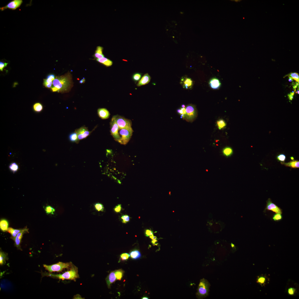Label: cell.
Returning a JSON list of instances; mask_svg holds the SVG:
<instances>
[{
  "label": "cell",
  "instance_id": "cell-1",
  "mask_svg": "<svg viewBox=\"0 0 299 299\" xmlns=\"http://www.w3.org/2000/svg\"><path fill=\"white\" fill-rule=\"evenodd\" d=\"M72 86L71 75L69 73L55 78L51 88L54 92H65L70 89Z\"/></svg>",
  "mask_w": 299,
  "mask_h": 299
},
{
  "label": "cell",
  "instance_id": "cell-2",
  "mask_svg": "<svg viewBox=\"0 0 299 299\" xmlns=\"http://www.w3.org/2000/svg\"><path fill=\"white\" fill-rule=\"evenodd\" d=\"M44 275L56 278L63 280H68L75 281L79 277L78 268L73 264L71 267L70 270L65 272L63 274H54L50 273H44Z\"/></svg>",
  "mask_w": 299,
  "mask_h": 299
},
{
  "label": "cell",
  "instance_id": "cell-3",
  "mask_svg": "<svg viewBox=\"0 0 299 299\" xmlns=\"http://www.w3.org/2000/svg\"><path fill=\"white\" fill-rule=\"evenodd\" d=\"M210 286V284L207 280L204 278L201 280L198 288L197 293V297L202 298L207 296Z\"/></svg>",
  "mask_w": 299,
  "mask_h": 299
},
{
  "label": "cell",
  "instance_id": "cell-4",
  "mask_svg": "<svg viewBox=\"0 0 299 299\" xmlns=\"http://www.w3.org/2000/svg\"><path fill=\"white\" fill-rule=\"evenodd\" d=\"M73 264L71 262L64 263L59 262L51 265H44V267L46 270L50 273L61 272L63 269L71 267Z\"/></svg>",
  "mask_w": 299,
  "mask_h": 299
},
{
  "label": "cell",
  "instance_id": "cell-5",
  "mask_svg": "<svg viewBox=\"0 0 299 299\" xmlns=\"http://www.w3.org/2000/svg\"><path fill=\"white\" fill-rule=\"evenodd\" d=\"M119 129H124L133 133L132 127V122L131 120L125 118L124 117L117 115L113 116Z\"/></svg>",
  "mask_w": 299,
  "mask_h": 299
},
{
  "label": "cell",
  "instance_id": "cell-6",
  "mask_svg": "<svg viewBox=\"0 0 299 299\" xmlns=\"http://www.w3.org/2000/svg\"><path fill=\"white\" fill-rule=\"evenodd\" d=\"M186 114L185 120L188 122L192 123L196 119L197 116V112L196 106L190 104L186 106Z\"/></svg>",
  "mask_w": 299,
  "mask_h": 299
},
{
  "label": "cell",
  "instance_id": "cell-7",
  "mask_svg": "<svg viewBox=\"0 0 299 299\" xmlns=\"http://www.w3.org/2000/svg\"><path fill=\"white\" fill-rule=\"evenodd\" d=\"M110 125L111 135L115 140L120 143L121 138L119 133V128L113 116L111 120Z\"/></svg>",
  "mask_w": 299,
  "mask_h": 299
},
{
  "label": "cell",
  "instance_id": "cell-8",
  "mask_svg": "<svg viewBox=\"0 0 299 299\" xmlns=\"http://www.w3.org/2000/svg\"><path fill=\"white\" fill-rule=\"evenodd\" d=\"M208 225L209 231L215 233L221 231L224 227V224L222 222L214 220L208 221Z\"/></svg>",
  "mask_w": 299,
  "mask_h": 299
},
{
  "label": "cell",
  "instance_id": "cell-9",
  "mask_svg": "<svg viewBox=\"0 0 299 299\" xmlns=\"http://www.w3.org/2000/svg\"><path fill=\"white\" fill-rule=\"evenodd\" d=\"M119 133L121 138L120 144L125 145L129 141L133 133L126 129H119Z\"/></svg>",
  "mask_w": 299,
  "mask_h": 299
},
{
  "label": "cell",
  "instance_id": "cell-10",
  "mask_svg": "<svg viewBox=\"0 0 299 299\" xmlns=\"http://www.w3.org/2000/svg\"><path fill=\"white\" fill-rule=\"evenodd\" d=\"M75 131L77 134L78 142L80 140L87 137L92 133V132L89 131L88 128L85 126H83L76 129Z\"/></svg>",
  "mask_w": 299,
  "mask_h": 299
},
{
  "label": "cell",
  "instance_id": "cell-11",
  "mask_svg": "<svg viewBox=\"0 0 299 299\" xmlns=\"http://www.w3.org/2000/svg\"><path fill=\"white\" fill-rule=\"evenodd\" d=\"M23 2L22 0H13L10 2L6 6L0 8V9L2 11H4L7 9L15 10L19 7Z\"/></svg>",
  "mask_w": 299,
  "mask_h": 299
},
{
  "label": "cell",
  "instance_id": "cell-12",
  "mask_svg": "<svg viewBox=\"0 0 299 299\" xmlns=\"http://www.w3.org/2000/svg\"><path fill=\"white\" fill-rule=\"evenodd\" d=\"M266 210L272 211L276 213L281 214L282 213V211L281 208L273 203L270 198L268 199L267 201L265 211Z\"/></svg>",
  "mask_w": 299,
  "mask_h": 299
},
{
  "label": "cell",
  "instance_id": "cell-13",
  "mask_svg": "<svg viewBox=\"0 0 299 299\" xmlns=\"http://www.w3.org/2000/svg\"><path fill=\"white\" fill-rule=\"evenodd\" d=\"M28 229L27 227L23 229V230L17 235L14 241L15 242V245L19 249H21L20 244L23 235L27 233H29Z\"/></svg>",
  "mask_w": 299,
  "mask_h": 299
},
{
  "label": "cell",
  "instance_id": "cell-14",
  "mask_svg": "<svg viewBox=\"0 0 299 299\" xmlns=\"http://www.w3.org/2000/svg\"><path fill=\"white\" fill-rule=\"evenodd\" d=\"M181 84L184 88L191 89L193 85V81L191 78L187 77H182L181 79Z\"/></svg>",
  "mask_w": 299,
  "mask_h": 299
},
{
  "label": "cell",
  "instance_id": "cell-15",
  "mask_svg": "<svg viewBox=\"0 0 299 299\" xmlns=\"http://www.w3.org/2000/svg\"><path fill=\"white\" fill-rule=\"evenodd\" d=\"M98 114L99 117L102 119L109 118L110 114L107 109L105 108H100L98 110Z\"/></svg>",
  "mask_w": 299,
  "mask_h": 299
},
{
  "label": "cell",
  "instance_id": "cell-16",
  "mask_svg": "<svg viewBox=\"0 0 299 299\" xmlns=\"http://www.w3.org/2000/svg\"><path fill=\"white\" fill-rule=\"evenodd\" d=\"M55 76L53 74L48 75L46 79H44L43 85L47 88H51L53 85V82L55 79Z\"/></svg>",
  "mask_w": 299,
  "mask_h": 299
},
{
  "label": "cell",
  "instance_id": "cell-17",
  "mask_svg": "<svg viewBox=\"0 0 299 299\" xmlns=\"http://www.w3.org/2000/svg\"><path fill=\"white\" fill-rule=\"evenodd\" d=\"M209 84L211 88L214 89L220 88L221 85L220 81L215 78H211L209 81Z\"/></svg>",
  "mask_w": 299,
  "mask_h": 299
},
{
  "label": "cell",
  "instance_id": "cell-18",
  "mask_svg": "<svg viewBox=\"0 0 299 299\" xmlns=\"http://www.w3.org/2000/svg\"><path fill=\"white\" fill-rule=\"evenodd\" d=\"M116 279L115 271H112L107 276L106 278V283L108 288H109L111 284L115 281Z\"/></svg>",
  "mask_w": 299,
  "mask_h": 299
},
{
  "label": "cell",
  "instance_id": "cell-19",
  "mask_svg": "<svg viewBox=\"0 0 299 299\" xmlns=\"http://www.w3.org/2000/svg\"><path fill=\"white\" fill-rule=\"evenodd\" d=\"M151 80L150 76L148 74H146L142 77L139 81L137 85L138 86L145 85L148 84L150 82Z\"/></svg>",
  "mask_w": 299,
  "mask_h": 299
},
{
  "label": "cell",
  "instance_id": "cell-20",
  "mask_svg": "<svg viewBox=\"0 0 299 299\" xmlns=\"http://www.w3.org/2000/svg\"><path fill=\"white\" fill-rule=\"evenodd\" d=\"M103 47L102 46H97L95 53L93 55V57L96 59L105 57V56L103 54Z\"/></svg>",
  "mask_w": 299,
  "mask_h": 299
},
{
  "label": "cell",
  "instance_id": "cell-21",
  "mask_svg": "<svg viewBox=\"0 0 299 299\" xmlns=\"http://www.w3.org/2000/svg\"><path fill=\"white\" fill-rule=\"evenodd\" d=\"M96 60L99 63L103 64L107 67L111 66L113 64V62L112 61L105 57L97 59Z\"/></svg>",
  "mask_w": 299,
  "mask_h": 299
},
{
  "label": "cell",
  "instance_id": "cell-22",
  "mask_svg": "<svg viewBox=\"0 0 299 299\" xmlns=\"http://www.w3.org/2000/svg\"><path fill=\"white\" fill-rule=\"evenodd\" d=\"M281 164L289 167L292 168H299V161L297 160H293L288 163L281 162Z\"/></svg>",
  "mask_w": 299,
  "mask_h": 299
},
{
  "label": "cell",
  "instance_id": "cell-23",
  "mask_svg": "<svg viewBox=\"0 0 299 299\" xmlns=\"http://www.w3.org/2000/svg\"><path fill=\"white\" fill-rule=\"evenodd\" d=\"M9 223L8 221L5 219H2L0 221V228L3 232L7 231L9 228Z\"/></svg>",
  "mask_w": 299,
  "mask_h": 299
},
{
  "label": "cell",
  "instance_id": "cell-24",
  "mask_svg": "<svg viewBox=\"0 0 299 299\" xmlns=\"http://www.w3.org/2000/svg\"><path fill=\"white\" fill-rule=\"evenodd\" d=\"M23 230V229H15L9 227L8 229L7 232L11 234L12 235L11 238L14 240V239L16 237L17 235H18L19 233L21 232Z\"/></svg>",
  "mask_w": 299,
  "mask_h": 299
},
{
  "label": "cell",
  "instance_id": "cell-25",
  "mask_svg": "<svg viewBox=\"0 0 299 299\" xmlns=\"http://www.w3.org/2000/svg\"><path fill=\"white\" fill-rule=\"evenodd\" d=\"M130 254L131 258L134 260L139 258L141 256V253L137 250H134L131 252Z\"/></svg>",
  "mask_w": 299,
  "mask_h": 299
},
{
  "label": "cell",
  "instance_id": "cell-26",
  "mask_svg": "<svg viewBox=\"0 0 299 299\" xmlns=\"http://www.w3.org/2000/svg\"><path fill=\"white\" fill-rule=\"evenodd\" d=\"M267 278L266 276H260L257 279V282L262 286H265L269 281L267 280Z\"/></svg>",
  "mask_w": 299,
  "mask_h": 299
},
{
  "label": "cell",
  "instance_id": "cell-27",
  "mask_svg": "<svg viewBox=\"0 0 299 299\" xmlns=\"http://www.w3.org/2000/svg\"><path fill=\"white\" fill-rule=\"evenodd\" d=\"M68 138L69 141L72 142H78V135L75 131L69 134Z\"/></svg>",
  "mask_w": 299,
  "mask_h": 299
},
{
  "label": "cell",
  "instance_id": "cell-28",
  "mask_svg": "<svg viewBox=\"0 0 299 299\" xmlns=\"http://www.w3.org/2000/svg\"><path fill=\"white\" fill-rule=\"evenodd\" d=\"M177 113L182 117L183 120H185L186 114V107H181L179 109H177Z\"/></svg>",
  "mask_w": 299,
  "mask_h": 299
},
{
  "label": "cell",
  "instance_id": "cell-29",
  "mask_svg": "<svg viewBox=\"0 0 299 299\" xmlns=\"http://www.w3.org/2000/svg\"><path fill=\"white\" fill-rule=\"evenodd\" d=\"M33 107L34 112L37 113L41 112L43 109V105L39 103L35 104L33 106Z\"/></svg>",
  "mask_w": 299,
  "mask_h": 299
},
{
  "label": "cell",
  "instance_id": "cell-30",
  "mask_svg": "<svg viewBox=\"0 0 299 299\" xmlns=\"http://www.w3.org/2000/svg\"><path fill=\"white\" fill-rule=\"evenodd\" d=\"M222 153L224 155L227 157L231 156L233 153V150L232 148L229 147H226L224 148Z\"/></svg>",
  "mask_w": 299,
  "mask_h": 299
},
{
  "label": "cell",
  "instance_id": "cell-31",
  "mask_svg": "<svg viewBox=\"0 0 299 299\" xmlns=\"http://www.w3.org/2000/svg\"><path fill=\"white\" fill-rule=\"evenodd\" d=\"M217 125L218 129L221 130L225 128L227 124L223 119H220L217 121Z\"/></svg>",
  "mask_w": 299,
  "mask_h": 299
},
{
  "label": "cell",
  "instance_id": "cell-32",
  "mask_svg": "<svg viewBox=\"0 0 299 299\" xmlns=\"http://www.w3.org/2000/svg\"><path fill=\"white\" fill-rule=\"evenodd\" d=\"M9 168L11 171L13 173L16 172L19 169V166L15 162H13L10 165Z\"/></svg>",
  "mask_w": 299,
  "mask_h": 299
},
{
  "label": "cell",
  "instance_id": "cell-33",
  "mask_svg": "<svg viewBox=\"0 0 299 299\" xmlns=\"http://www.w3.org/2000/svg\"><path fill=\"white\" fill-rule=\"evenodd\" d=\"M115 273L117 279L120 280L123 276L124 271L122 270L119 269L115 271Z\"/></svg>",
  "mask_w": 299,
  "mask_h": 299
},
{
  "label": "cell",
  "instance_id": "cell-34",
  "mask_svg": "<svg viewBox=\"0 0 299 299\" xmlns=\"http://www.w3.org/2000/svg\"><path fill=\"white\" fill-rule=\"evenodd\" d=\"M7 258L6 253L1 251L0 252V264L1 265L4 264Z\"/></svg>",
  "mask_w": 299,
  "mask_h": 299
},
{
  "label": "cell",
  "instance_id": "cell-35",
  "mask_svg": "<svg viewBox=\"0 0 299 299\" xmlns=\"http://www.w3.org/2000/svg\"><path fill=\"white\" fill-rule=\"evenodd\" d=\"M288 77H290L294 79L295 81L299 83V76L298 74L296 73H291L290 74L287 75Z\"/></svg>",
  "mask_w": 299,
  "mask_h": 299
},
{
  "label": "cell",
  "instance_id": "cell-36",
  "mask_svg": "<svg viewBox=\"0 0 299 299\" xmlns=\"http://www.w3.org/2000/svg\"><path fill=\"white\" fill-rule=\"evenodd\" d=\"M46 213L48 214L54 215L55 211L54 208L50 206H47L45 208Z\"/></svg>",
  "mask_w": 299,
  "mask_h": 299
},
{
  "label": "cell",
  "instance_id": "cell-37",
  "mask_svg": "<svg viewBox=\"0 0 299 299\" xmlns=\"http://www.w3.org/2000/svg\"><path fill=\"white\" fill-rule=\"evenodd\" d=\"M94 207L95 209L98 212H103L104 210V207L103 205L100 203H96L94 205Z\"/></svg>",
  "mask_w": 299,
  "mask_h": 299
},
{
  "label": "cell",
  "instance_id": "cell-38",
  "mask_svg": "<svg viewBox=\"0 0 299 299\" xmlns=\"http://www.w3.org/2000/svg\"><path fill=\"white\" fill-rule=\"evenodd\" d=\"M283 218L282 215L281 214L276 213L274 214L273 216V219L274 221H279L281 220Z\"/></svg>",
  "mask_w": 299,
  "mask_h": 299
},
{
  "label": "cell",
  "instance_id": "cell-39",
  "mask_svg": "<svg viewBox=\"0 0 299 299\" xmlns=\"http://www.w3.org/2000/svg\"><path fill=\"white\" fill-rule=\"evenodd\" d=\"M276 158L278 161L281 162H284L286 161V157L285 155L284 154H280L277 156Z\"/></svg>",
  "mask_w": 299,
  "mask_h": 299
},
{
  "label": "cell",
  "instance_id": "cell-40",
  "mask_svg": "<svg viewBox=\"0 0 299 299\" xmlns=\"http://www.w3.org/2000/svg\"><path fill=\"white\" fill-rule=\"evenodd\" d=\"M141 74L139 73H136L134 74L133 76V79L135 82H137L140 79L141 77Z\"/></svg>",
  "mask_w": 299,
  "mask_h": 299
},
{
  "label": "cell",
  "instance_id": "cell-41",
  "mask_svg": "<svg viewBox=\"0 0 299 299\" xmlns=\"http://www.w3.org/2000/svg\"><path fill=\"white\" fill-rule=\"evenodd\" d=\"M121 218L123 220V223L124 224H126L130 221V217L127 215H123Z\"/></svg>",
  "mask_w": 299,
  "mask_h": 299
},
{
  "label": "cell",
  "instance_id": "cell-42",
  "mask_svg": "<svg viewBox=\"0 0 299 299\" xmlns=\"http://www.w3.org/2000/svg\"><path fill=\"white\" fill-rule=\"evenodd\" d=\"M130 256L127 253H124L120 255L121 258L123 261L127 260Z\"/></svg>",
  "mask_w": 299,
  "mask_h": 299
},
{
  "label": "cell",
  "instance_id": "cell-43",
  "mask_svg": "<svg viewBox=\"0 0 299 299\" xmlns=\"http://www.w3.org/2000/svg\"><path fill=\"white\" fill-rule=\"evenodd\" d=\"M296 290L295 288L293 287H290L287 290L288 293L291 295H294L296 293Z\"/></svg>",
  "mask_w": 299,
  "mask_h": 299
},
{
  "label": "cell",
  "instance_id": "cell-44",
  "mask_svg": "<svg viewBox=\"0 0 299 299\" xmlns=\"http://www.w3.org/2000/svg\"><path fill=\"white\" fill-rule=\"evenodd\" d=\"M122 209L121 205V204L118 205L117 206L114 208V210L116 213H120Z\"/></svg>",
  "mask_w": 299,
  "mask_h": 299
},
{
  "label": "cell",
  "instance_id": "cell-45",
  "mask_svg": "<svg viewBox=\"0 0 299 299\" xmlns=\"http://www.w3.org/2000/svg\"><path fill=\"white\" fill-rule=\"evenodd\" d=\"M8 64V63H4L1 62H0V70L1 71H3V69L6 67L7 65Z\"/></svg>",
  "mask_w": 299,
  "mask_h": 299
},
{
  "label": "cell",
  "instance_id": "cell-46",
  "mask_svg": "<svg viewBox=\"0 0 299 299\" xmlns=\"http://www.w3.org/2000/svg\"><path fill=\"white\" fill-rule=\"evenodd\" d=\"M145 234L147 237H148V236H150L152 235H153V233L152 231L149 230H147L145 232Z\"/></svg>",
  "mask_w": 299,
  "mask_h": 299
},
{
  "label": "cell",
  "instance_id": "cell-47",
  "mask_svg": "<svg viewBox=\"0 0 299 299\" xmlns=\"http://www.w3.org/2000/svg\"><path fill=\"white\" fill-rule=\"evenodd\" d=\"M294 93V92H291L290 94H288V96L290 100H292L293 99Z\"/></svg>",
  "mask_w": 299,
  "mask_h": 299
},
{
  "label": "cell",
  "instance_id": "cell-48",
  "mask_svg": "<svg viewBox=\"0 0 299 299\" xmlns=\"http://www.w3.org/2000/svg\"><path fill=\"white\" fill-rule=\"evenodd\" d=\"M74 297V298L75 299H83V298H82L81 295L79 294L76 295Z\"/></svg>",
  "mask_w": 299,
  "mask_h": 299
},
{
  "label": "cell",
  "instance_id": "cell-49",
  "mask_svg": "<svg viewBox=\"0 0 299 299\" xmlns=\"http://www.w3.org/2000/svg\"><path fill=\"white\" fill-rule=\"evenodd\" d=\"M149 237H150L152 240H156V239H157V238H156L155 236H154V235H153L150 236H149Z\"/></svg>",
  "mask_w": 299,
  "mask_h": 299
},
{
  "label": "cell",
  "instance_id": "cell-50",
  "mask_svg": "<svg viewBox=\"0 0 299 299\" xmlns=\"http://www.w3.org/2000/svg\"><path fill=\"white\" fill-rule=\"evenodd\" d=\"M85 79L84 78H83V79H82L81 81H80L79 82H80V83H84L85 82Z\"/></svg>",
  "mask_w": 299,
  "mask_h": 299
},
{
  "label": "cell",
  "instance_id": "cell-51",
  "mask_svg": "<svg viewBox=\"0 0 299 299\" xmlns=\"http://www.w3.org/2000/svg\"><path fill=\"white\" fill-rule=\"evenodd\" d=\"M289 78H290L289 79V81L290 82H291L293 81V79H292L290 77H289Z\"/></svg>",
  "mask_w": 299,
  "mask_h": 299
},
{
  "label": "cell",
  "instance_id": "cell-52",
  "mask_svg": "<svg viewBox=\"0 0 299 299\" xmlns=\"http://www.w3.org/2000/svg\"><path fill=\"white\" fill-rule=\"evenodd\" d=\"M142 299H148V298L147 297H144L142 298Z\"/></svg>",
  "mask_w": 299,
  "mask_h": 299
},
{
  "label": "cell",
  "instance_id": "cell-53",
  "mask_svg": "<svg viewBox=\"0 0 299 299\" xmlns=\"http://www.w3.org/2000/svg\"><path fill=\"white\" fill-rule=\"evenodd\" d=\"M291 160H294V158L293 157H291Z\"/></svg>",
  "mask_w": 299,
  "mask_h": 299
},
{
  "label": "cell",
  "instance_id": "cell-54",
  "mask_svg": "<svg viewBox=\"0 0 299 299\" xmlns=\"http://www.w3.org/2000/svg\"><path fill=\"white\" fill-rule=\"evenodd\" d=\"M297 93H298V94H299V90H298V91H297Z\"/></svg>",
  "mask_w": 299,
  "mask_h": 299
}]
</instances>
